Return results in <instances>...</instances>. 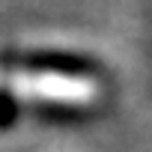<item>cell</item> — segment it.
I'll return each mask as SVG.
<instances>
[{
  "label": "cell",
  "mask_w": 152,
  "mask_h": 152,
  "mask_svg": "<svg viewBox=\"0 0 152 152\" xmlns=\"http://www.w3.org/2000/svg\"><path fill=\"white\" fill-rule=\"evenodd\" d=\"M21 63L27 69L36 72H51V75H75V78H90L96 75V63L81 57V54H66V51H39V54H27L21 57Z\"/></svg>",
  "instance_id": "6da1fadb"
},
{
  "label": "cell",
  "mask_w": 152,
  "mask_h": 152,
  "mask_svg": "<svg viewBox=\"0 0 152 152\" xmlns=\"http://www.w3.org/2000/svg\"><path fill=\"white\" fill-rule=\"evenodd\" d=\"M12 116H15V104L6 93H0V125H12Z\"/></svg>",
  "instance_id": "7a4b0ae2"
}]
</instances>
